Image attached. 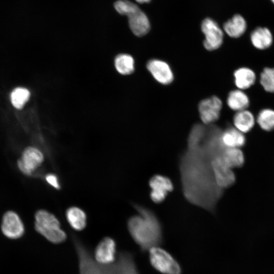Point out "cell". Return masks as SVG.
<instances>
[{"label":"cell","mask_w":274,"mask_h":274,"mask_svg":"<svg viewBox=\"0 0 274 274\" xmlns=\"http://www.w3.org/2000/svg\"><path fill=\"white\" fill-rule=\"evenodd\" d=\"M206 130L204 124L197 123L188 136L187 147L179 157V169L182 191L190 203L214 212L223 190L216 184L211 157L202 145Z\"/></svg>","instance_id":"cell-1"},{"label":"cell","mask_w":274,"mask_h":274,"mask_svg":"<svg viewBox=\"0 0 274 274\" xmlns=\"http://www.w3.org/2000/svg\"><path fill=\"white\" fill-rule=\"evenodd\" d=\"M133 206L139 215L131 217L127 221L132 238L144 252L159 246L162 242V229L156 215L143 206L137 204Z\"/></svg>","instance_id":"cell-2"},{"label":"cell","mask_w":274,"mask_h":274,"mask_svg":"<svg viewBox=\"0 0 274 274\" xmlns=\"http://www.w3.org/2000/svg\"><path fill=\"white\" fill-rule=\"evenodd\" d=\"M36 230L49 242L59 244L64 242L66 235L60 228L59 221L57 217L47 210H38L35 214Z\"/></svg>","instance_id":"cell-3"},{"label":"cell","mask_w":274,"mask_h":274,"mask_svg":"<svg viewBox=\"0 0 274 274\" xmlns=\"http://www.w3.org/2000/svg\"><path fill=\"white\" fill-rule=\"evenodd\" d=\"M73 241L78 257L80 274H117L114 262L109 264L98 263L77 236L73 235Z\"/></svg>","instance_id":"cell-4"},{"label":"cell","mask_w":274,"mask_h":274,"mask_svg":"<svg viewBox=\"0 0 274 274\" xmlns=\"http://www.w3.org/2000/svg\"><path fill=\"white\" fill-rule=\"evenodd\" d=\"M114 8L120 14L128 17L129 27L134 35L142 37L148 32L149 19L136 4L128 0H119L115 3Z\"/></svg>","instance_id":"cell-5"},{"label":"cell","mask_w":274,"mask_h":274,"mask_svg":"<svg viewBox=\"0 0 274 274\" xmlns=\"http://www.w3.org/2000/svg\"><path fill=\"white\" fill-rule=\"evenodd\" d=\"M151 265L163 274H181V268L177 260L168 252L159 246L149 250Z\"/></svg>","instance_id":"cell-6"},{"label":"cell","mask_w":274,"mask_h":274,"mask_svg":"<svg viewBox=\"0 0 274 274\" xmlns=\"http://www.w3.org/2000/svg\"><path fill=\"white\" fill-rule=\"evenodd\" d=\"M44 156L42 151L35 146H27L21 152L17 159L16 166L23 175L32 176L42 164Z\"/></svg>","instance_id":"cell-7"},{"label":"cell","mask_w":274,"mask_h":274,"mask_svg":"<svg viewBox=\"0 0 274 274\" xmlns=\"http://www.w3.org/2000/svg\"><path fill=\"white\" fill-rule=\"evenodd\" d=\"M201 28L205 36L203 46L207 50H214L221 46L223 33L216 22L207 18L202 21Z\"/></svg>","instance_id":"cell-8"},{"label":"cell","mask_w":274,"mask_h":274,"mask_svg":"<svg viewBox=\"0 0 274 274\" xmlns=\"http://www.w3.org/2000/svg\"><path fill=\"white\" fill-rule=\"evenodd\" d=\"M2 233L8 238L16 239L24 232V226L19 214L13 210L5 212L2 217L1 223Z\"/></svg>","instance_id":"cell-9"},{"label":"cell","mask_w":274,"mask_h":274,"mask_svg":"<svg viewBox=\"0 0 274 274\" xmlns=\"http://www.w3.org/2000/svg\"><path fill=\"white\" fill-rule=\"evenodd\" d=\"M211 164L214 180L220 188L223 190L233 184L235 177L232 169L226 165L219 156L213 158Z\"/></svg>","instance_id":"cell-10"},{"label":"cell","mask_w":274,"mask_h":274,"mask_svg":"<svg viewBox=\"0 0 274 274\" xmlns=\"http://www.w3.org/2000/svg\"><path fill=\"white\" fill-rule=\"evenodd\" d=\"M149 185L151 189L150 198L156 203L163 201L168 193L174 189V185L170 179L161 175L152 176L149 181Z\"/></svg>","instance_id":"cell-11"},{"label":"cell","mask_w":274,"mask_h":274,"mask_svg":"<svg viewBox=\"0 0 274 274\" xmlns=\"http://www.w3.org/2000/svg\"><path fill=\"white\" fill-rule=\"evenodd\" d=\"M222 103L214 96L201 100L198 105L200 117L203 124L208 125L217 121L220 114Z\"/></svg>","instance_id":"cell-12"},{"label":"cell","mask_w":274,"mask_h":274,"mask_svg":"<svg viewBox=\"0 0 274 274\" xmlns=\"http://www.w3.org/2000/svg\"><path fill=\"white\" fill-rule=\"evenodd\" d=\"M94 258L98 263L101 264H109L114 262L116 258L115 241L109 237L104 238L95 249Z\"/></svg>","instance_id":"cell-13"},{"label":"cell","mask_w":274,"mask_h":274,"mask_svg":"<svg viewBox=\"0 0 274 274\" xmlns=\"http://www.w3.org/2000/svg\"><path fill=\"white\" fill-rule=\"evenodd\" d=\"M147 67L154 78L159 83L166 85L173 81V72L165 62L158 59H152L147 63Z\"/></svg>","instance_id":"cell-14"},{"label":"cell","mask_w":274,"mask_h":274,"mask_svg":"<svg viewBox=\"0 0 274 274\" xmlns=\"http://www.w3.org/2000/svg\"><path fill=\"white\" fill-rule=\"evenodd\" d=\"M221 140L223 145L226 148H240L246 142L244 133L234 127H229L222 130Z\"/></svg>","instance_id":"cell-15"},{"label":"cell","mask_w":274,"mask_h":274,"mask_svg":"<svg viewBox=\"0 0 274 274\" xmlns=\"http://www.w3.org/2000/svg\"><path fill=\"white\" fill-rule=\"evenodd\" d=\"M247 22L245 18L239 14L234 15L223 25V29L228 36L237 38L242 36L247 29Z\"/></svg>","instance_id":"cell-16"},{"label":"cell","mask_w":274,"mask_h":274,"mask_svg":"<svg viewBox=\"0 0 274 274\" xmlns=\"http://www.w3.org/2000/svg\"><path fill=\"white\" fill-rule=\"evenodd\" d=\"M253 45L257 49L264 50L269 48L272 43V35L266 27H258L252 31L250 36Z\"/></svg>","instance_id":"cell-17"},{"label":"cell","mask_w":274,"mask_h":274,"mask_svg":"<svg viewBox=\"0 0 274 274\" xmlns=\"http://www.w3.org/2000/svg\"><path fill=\"white\" fill-rule=\"evenodd\" d=\"M67 221L75 230H82L86 226L87 216L81 208L73 206L68 208L65 212Z\"/></svg>","instance_id":"cell-18"},{"label":"cell","mask_w":274,"mask_h":274,"mask_svg":"<svg viewBox=\"0 0 274 274\" xmlns=\"http://www.w3.org/2000/svg\"><path fill=\"white\" fill-rule=\"evenodd\" d=\"M219 156L224 163L231 169L241 167L245 161L244 153L238 148H225Z\"/></svg>","instance_id":"cell-19"},{"label":"cell","mask_w":274,"mask_h":274,"mask_svg":"<svg viewBox=\"0 0 274 274\" xmlns=\"http://www.w3.org/2000/svg\"><path fill=\"white\" fill-rule=\"evenodd\" d=\"M234 82L240 90L250 88L256 81V75L253 71L248 67H241L234 73Z\"/></svg>","instance_id":"cell-20"},{"label":"cell","mask_w":274,"mask_h":274,"mask_svg":"<svg viewBox=\"0 0 274 274\" xmlns=\"http://www.w3.org/2000/svg\"><path fill=\"white\" fill-rule=\"evenodd\" d=\"M233 121L234 127L244 133L250 131L255 125L253 115L247 110L237 112Z\"/></svg>","instance_id":"cell-21"},{"label":"cell","mask_w":274,"mask_h":274,"mask_svg":"<svg viewBox=\"0 0 274 274\" xmlns=\"http://www.w3.org/2000/svg\"><path fill=\"white\" fill-rule=\"evenodd\" d=\"M227 103L228 107L233 111L238 112L246 110L250 100L248 95L242 90H234L229 92Z\"/></svg>","instance_id":"cell-22"},{"label":"cell","mask_w":274,"mask_h":274,"mask_svg":"<svg viewBox=\"0 0 274 274\" xmlns=\"http://www.w3.org/2000/svg\"><path fill=\"white\" fill-rule=\"evenodd\" d=\"M114 66L120 74L128 75L134 70V61L129 54H120L116 56L114 59Z\"/></svg>","instance_id":"cell-23"},{"label":"cell","mask_w":274,"mask_h":274,"mask_svg":"<svg viewBox=\"0 0 274 274\" xmlns=\"http://www.w3.org/2000/svg\"><path fill=\"white\" fill-rule=\"evenodd\" d=\"M30 96V92L27 88L17 87L14 89L11 93V101L15 108L20 109L29 100Z\"/></svg>","instance_id":"cell-24"},{"label":"cell","mask_w":274,"mask_h":274,"mask_svg":"<svg viewBox=\"0 0 274 274\" xmlns=\"http://www.w3.org/2000/svg\"><path fill=\"white\" fill-rule=\"evenodd\" d=\"M257 122L261 129L265 131L274 129V110L264 109L258 114Z\"/></svg>","instance_id":"cell-25"},{"label":"cell","mask_w":274,"mask_h":274,"mask_svg":"<svg viewBox=\"0 0 274 274\" xmlns=\"http://www.w3.org/2000/svg\"><path fill=\"white\" fill-rule=\"evenodd\" d=\"M260 83L266 91L274 93V68L265 67L263 70Z\"/></svg>","instance_id":"cell-26"},{"label":"cell","mask_w":274,"mask_h":274,"mask_svg":"<svg viewBox=\"0 0 274 274\" xmlns=\"http://www.w3.org/2000/svg\"><path fill=\"white\" fill-rule=\"evenodd\" d=\"M45 180L47 183L53 188L59 190L61 188L58 177L54 174L49 173L45 175Z\"/></svg>","instance_id":"cell-27"},{"label":"cell","mask_w":274,"mask_h":274,"mask_svg":"<svg viewBox=\"0 0 274 274\" xmlns=\"http://www.w3.org/2000/svg\"><path fill=\"white\" fill-rule=\"evenodd\" d=\"M150 1L151 0H135V1L140 4L149 3L150 2Z\"/></svg>","instance_id":"cell-28"},{"label":"cell","mask_w":274,"mask_h":274,"mask_svg":"<svg viewBox=\"0 0 274 274\" xmlns=\"http://www.w3.org/2000/svg\"><path fill=\"white\" fill-rule=\"evenodd\" d=\"M271 1L272 2V3L274 4V0H271Z\"/></svg>","instance_id":"cell-29"}]
</instances>
